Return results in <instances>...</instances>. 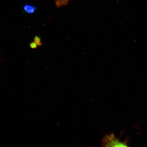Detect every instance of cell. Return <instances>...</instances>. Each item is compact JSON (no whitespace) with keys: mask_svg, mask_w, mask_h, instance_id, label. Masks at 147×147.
Returning a JSON list of instances; mask_svg holds the SVG:
<instances>
[{"mask_svg":"<svg viewBox=\"0 0 147 147\" xmlns=\"http://www.w3.org/2000/svg\"><path fill=\"white\" fill-rule=\"evenodd\" d=\"M103 146L105 147H127V141L121 142L119 138L115 137V134H106L103 137L101 142Z\"/></svg>","mask_w":147,"mask_h":147,"instance_id":"obj_1","label":"cell"},{"mask_svg":"<svg viewBox=\"0 0 147 147\" xmlns=\"http://www.w3.org/2000/svg\"><path fill=\"white\" fill-rule=\"evenodd\" d=\"M30 46L32 49H35V48H37V45L36 43L35 42H33L30 43Z\"/></svg>","mask_w":147,"mask_h":147,"instance_id":"obj_5","label":"cell"},{"mask_svg":"<svg viewBox=\"0 0 147 147\" xmlns=\"http://www.w3.org/2000/svg\"><path fill=\"white\" fill-rule=\"evenodd\" d=\"M34 42L36 43L37 45H38V46H40V45H41V42H40V40L39 37L37 36L35 37L34 38Z\"/></svg>","mask_w":147,"mask_h":147,"instance_id":"obj_4","label":"cell"},{"mask_svg":"<svg viewBox=\"0 0 147 147\" xmlns=\"http://www.w3.org/2000/svg\"><path fill=\"white\" fill-rule=\"evenodd\" d=\"M23 8L24 10L28 14H33L36 9L35 7L30 4L25 5L23 7Z\"/></svg>","mask_w":147,"mask_h":147,"instance_id":"obj_2","label":"cell"},{"mask_svg":"<svg viewBox=\"0 0 147 147\" xmlns=\"http://www.w3.org/2000/svg\"><path fill=\"white\" fill-rule=\"evenodd\" d=\"M56 4L58 7H61L62 6L66 5L68 3L69 0H54Z\"/></svg>","mask_w":147,"mask_h":147,"instance_id":"obj_3","label":"cell"}]
</instances>
